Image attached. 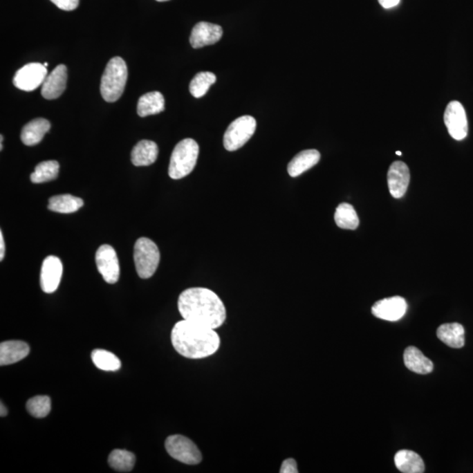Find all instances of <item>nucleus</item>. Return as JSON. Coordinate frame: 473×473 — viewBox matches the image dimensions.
<instances>
[{"mask_svg":"<svg viewBox=\"0 0 473 473\" xmlns=\"http://www.w3.org/2000/svg\"><path fill=\"white\" fill-rule=\"evenodd\" d=\"M178 310L183 319L214 328L226 319L225 304L219 295L205 288H190L178 298Z\"/></svg>","mask_w":473,"mask_h":473,"instance_id":"nucleus-1","label":"nucleus"},{"mask_svg":"<svg viewBox=\"0 0 473 473\" xmlns=\"http://www.w3.org/2000/svg\"><path fill=\"white\" fill-rule=\"evenodd\" d=\"M171 342L177 353L192 360L212 356L221 343L214 328L185 319L177 322L173 327Z\"/></svg>","mask_w":473,"mask_h":473,"instance_id":"nucleus-2","label":"nucleus"},{"mask_svg":"<svg viewBox=\"0 0 473 473\" xmlns=\"http://www.w3.org/2000/svg\"><path fill=\"white\" fill-rule=\"evenodd\" d=\"M127 77L126 62L118 57L111 59L101 78L100 91L105 101L113 103L120 100L126 87Z\"/></svg>","mask_w":473,"mask_h":473,"instance_id":"nucleus-3","label":"nucleus"},{"mask_svg":"<svg viewBox=\"0 0 473 473\" xmlns=\"http://www.w3.org/2000/svg\"><path fill=\"white\" fill-rule=\"evenodd\" d=\"M199 146L193 139H184L176 145L171 154L169 175L174 180L189 176L195 169Z\"/></svg>","mask_w":473,"mask_h":473,"instance_id":"nucleus-4","label":"nucleus"},{"mask_svg":"<svg viewBox=\"0 0 473 473\" xmlns=\"http://www.w3.org/2000/svg\"><path fill=\"white\" fill-rule=\"evenodd\" d=\"M160 258L159 248L156 243L144 236L138 239L134 245V263L140 278L152 277L159 266Z\"/></svg>","mask_w":473,"mask_h":473,"instance_id":"nucleus-5","label":"nucleus"},{"mask_svg":"<svg viewBox=\"0 0 473 473\" xmlns=\"http://www.w3.org/2000/svg\"><path fill=\"white\" fill-rule=\"evenodd\" d=\"M256 127L257 122L254 117L245 115L236 118L223 136V147L230 152L241 149L254 136Z\"/></svg>","mask_w":473,"mask_h":473,"instance_id":"nucleus-6","label":"nucleus"},{"mask_svg":"<svg viewBox=\"0 0 473 473\" xmlns=\"http://www.w3.org/2000/svg\"><path fill=\"white\" fill-rule=\"evenodd\" d=\"M165 448L173 458L183 464L198 465L202 461V453L194 442L182 435H173L166 439Z\"/></svg>","mask_w":473,"mask_h":473,"instance_id":"nucleus-7","label":"nucleus"},{"mask_svg":"<svg viewBox=\"0 0 473 473\" xmlns=\"http://www.w3.org/2000/svg\"><path fill=\"white\" fill-rule=\"evenodd\" d=\"M48 77L47 68L38 62L28 64L16 72L13 77V84L19 90L32 91L44 84Z\"/></svg>","mask_w":473,"mask_h":473,"instance_id":"nucleus-8","label":"nucleus"},{"mask_svg":"<svg viewBox=\"0 0 473 473\" xmlns=\"http://www.w3.org/2000/svg\"><path fill=\"white\" fill-rule=\"evenodd\" d=\"M443 118L449 136L453 139L462 140L467 136V117L464 106L458 101H452L447 105Z\"/></svg>","mask_w":473,"mask_h":473,"instance_id":"nucleus-9","label":"nucleus"},{"mask_svg":"<svg viewBox=\"0 0 473 473\" xmlns=\"http://www.w3.org/2000/svg\"><path fill=\"white\" fill-rule=\"evenodd\" d=\"M96 264L98 272L107 284H116L120 279V268L116 251L113 246L103 245L98 249Z\"/></svg>","mask_w":473,"mask_h":473,"instance_id":"nucleus-10","label":"nucleus"},{"mask_svg":"<svg viewBox=\"0 0 473 473\" xmlns=\"http://www.w3.org/2000/svg\"><path fill=\"white\" fill-rule=\"evenodd\" d=\"M407 304L405 299L393 297L378 301L372 308L374 317L380 319L396 322L402 319L405 315Z\"/></svg>","mask_w":473,"mask_h":473,"instance_id":"nucleus-11","label":"nucleus"},{"mask_svg":"<svg viewBox=\"0 0 473 473\" xmlns=\"http://www.w3.org/2000/svg\"><path fill=\"white\" fill-rule=\"evenodd\" d=\"M62 263L57 256H48L42 263L41 270V287L47 294L54 293L60 284Z\"/></svg>","mask_w":473,"mask_h":473,"instance_id":"nucleus-12","label":"nucleus"},{"mask_svg":"<svg viewBox=\"0 0 473 473\" xmlns=\"http://www.w3.org/2000/svg\"><path fill=\"white\" fill-rule=\"evenodd\" d=\"M223 36L221 26L209 22H199L194 26L190 35L189 42L194 48H201L205 46L216 44Z\"/></svg>","mask_w":473,"mask_h":473,"instance_id":"nucleus-13","label":"nucleus"},{"mask_svg":"<svg viewBox=\"0 0 473 473\" xmlns=\"http://www.w3.org/2000/svg\"><path fill=\"white\" fill-rule=\"evenodd\" d=\"M410 180L409 167L402 162L391 164L387 173V184L391 195L394 198H400L407 192Z\"/></svg>","mask_w":473,"mask_h":473,"instance_id":"nucleus-14","label":"nucleus"},{"mask_svg":"<svg viewBox=\"0 0 473 473\" xmlns=\"http://www.w3.org/2000/svg\"><path fill=\"white\" fill-rule=\"evenodd\" d=\"M67 67L64 64L58 65L48 75L41 87L42 97L48 100H55L64 93L67 84Z\"/></svg>","mask_w":473,"mask_h":473,"instance_id":"nucleus-15","label":"nucleus"},{"mask_svg":"<svg viewBox=\"0 0 473 473\" xmlns=\"http://www.w3.org/2000/svg\"><path fill=\"white\" fill-rule=\"evenodd\" d=\"M30 353V347L23 341L11 340L0 344V366H8L24 360Z\"/></svg>","mask_w":473,"mask_h":473,"instance_id":"nucleus-16","label":"nucleus"},{"mask_svg":"<svg viewBox=\"0 0 473 473\" xmlns=\"http://www.w3.org/2000/svg\"><path fill=\"white\" fill-rule=\"evenodd\" d=\"M321 154L315 149L302 151L288 165V172L292 177H297L319 163Z\"/></svg>","mask_w":473,"mask_h":473,"instance_id":"nucleus-17","label":"nucleus"},{"mask_svg":"<svg viewBox=\"0 0 473 473\" xmlns=\"http://www.w3.org/2000/svg\"><path fill=\"white\" fill-rule=\"evenodd\" d=\"M50 127V122L45 118H35L23 127L21 134L22 142L26 146H35L41 142Z\"/></svg>","mask_w":473,"mask_h":473,"instance_id":"nucleus-18","label":"nucleus"},{"mask_svg":"<svg viewBox=\"0 0 473 473\" xmlns=\"http://www.w3.org/2000/svg\"><path fill=\"white\" fill-rule=\"evenodd\" d=\"M159 154L157 144L151 140H141L131 151V160L134 166H149L156 163Z\"/></svg>","mask_w":473,"mask_h":473,"instance_id":"nucleus-19","label":"nucleus"},{"mask_svg":"<svg viewBox=\"0 0 473 473\" xmlns=\"http://www.w3.org/2000/svg\"><path fill=\"white\" fill-rule=\"evenodd\" d=\"M404 364L407 369L419 374H427L432 372L434 364L425 357L422 351L416 347H407L404 351Z\"/></svg>","mask_w":473,"mask_h":473,"instance_id":"nucleus-20","label":"nucleus"},{"mask_svg":"<svg viewBox=\"0 0 473 473\" xmlns=\"http://www.w3.org/2000/svg\"><path fill=\"white\" fill-rule=\"evenodd\" d=\"M394 464L404 473H423L425 471V462L417 453L402 449L394 456Z\"/></svg>","mask_w":473,"mask_h":473,"instance_id":"nucleus-21","label":"nucleus"},{"mask_svg":"<svg viewBox=\"0 0 473 473\" xmlns=\"http://www.w3.org/2000/svg\"><path fill=\"white\" fill-rule=\"evenodd\" d=\"M165 110V100L159 91L149 92L140 98L137 113L141 118L163 113Z\"/></svg>","mask_w":473,"mask_h":473,"instance_id":"nucleus-22","label":"nucleus"},{"mask_svg":"<svg viewBox=\"0 0 473 473\" xmlns=\"http://www.w3.org/2000/svg\"><path fill=\"white\" fill-rule=\"evenodd\" d=\"M436 335L446 346L459 349L465 346V328L458 323L442 324Z\"/></svg>","mask_w":473,"mask_h":473,"instance_id":"nucleus-23","label":"nucleus"},{"mask_svg":"<svg viewBox=\"0 0 473 473\" xmlns=\"http://www.w3.org/2000/svg\"><path fill=\"white\" fill-rule=\"evenodd\" d=\"M83 206V199L70 195V194H64V195L51 197L48 201V208L54 212L68 214V213L77 212Z\"/></svg>","mask_w":473,"mask_h":473,"instance_id":"nucleus-24","label":"nucleus"},{"mask_svg":"<svg viewBox=\"0 0 473 473\" xmlns=\"http://www.w3.org/2000/svg\"><path fill=\"white\" fill-rule=\"evenodd\" d=\"M334 219L338 228L342 229L355 230L360 225L356 210L350 203H343L338 205Z\"/></svg>","mask_w":473,"mask_h":473,"instance_id":"nucleus-25","label":"nucleus"},{"mask_svg":"<svg viewBox=\"0 0 473 473\" xmlns=\"http://www.w3.org/2000/svg\"><path fill=\"white\" fill-rule=\"evenodd\" d=\"M136 462V458L133 453L124 451V449H114L108 458L111 467L120 472H131Z\"/></svg>","mask_w":473,"mask_h":473,"instance_id":"nucleus-26","label":"nucleus"},{"mask_svg":"<svg viewBox=\"0 0 473 473\" xmlns=\"http://www.w3.org/2000/svg\"><path fill=\"white\" fill-rule=\"evenodd\" d=\"M91 360L98 369L106 371V372H115V371L120 370L121 367V361L111 351L94 350L91 353Z\"/></svg>","mask_w":473,"mask_h":473,"instance_id":"nucleus-27","label":"nucleus"},{"mask_svg":"<svg viewBox=\"0 0 473 473\" xmlns=\"http://www.w3.org/2000/svg\"><path fill=\"white\" fill-rule=\"evenodd\" d=\"M60 165L57 160H47L38 164L31 174V180L34 183H44L57 178Z\"/></svg>","mask_w":473,"mask_h":473,"instance_id":"nucleus-28","label":"nucleus"},{"mask_svg":"<svg viewBox=\"0 0 473 473\" xmlns=\"http://www.w3.org/2000/svg\"><path fill=\"white\" fill-rule=\"evenodd\" d=\"M216 75L212 72H200L190 82V93L194 98H202L208 92L210 87L216 83Z\"/></svg>","mask_w":473,"mask_h":473,"instance_id":"nucleus-29","label":"nucleus"},{"mask_svg":"<svg viewBox=\"0 0 473 473\" xmlns=\"http://www.w3.org/2000/svg\"><path fill=\"white\" fill-rule=\"evenodd\" d=\"M26 410L35 418H44L51 411V400L48 396H35L26 402Z\"/></svg>","mask_w":473,"mask_h":473,"instance_id":"nucleus-30","label":"nucleus"},{"mask_svg":"<svg viewBox=\"0 0 473 473\" xmlns=\"http://www.w3.org/2000/svg\"><path fill=\"white\" fill-rule=\"evenodd\" d=\"M50 1L64 11H73L79 5V0H50Z\"/></svg>","mask_w":473,"mask_h":473,"instance_id":"nucleus-31","label":"nucleus"},{"mask_svg":"<svg viewBox=\"0 0 473 473\" xmlns=\"http://www.w3.org/2000/svg\"><path fill=\"white\" fill-rule=\"evenodd\" d=\"M281 473H297L298 468L297 461L294 458L286 459L282 463L280 470Z\"/></svg>","mask_w":473,"mask_h":473,"instance_id":"nucleus-32","label":"nucleus"},{"mask_svg":"<svg viewBox=\"0 0 473 473\" xmlns=\"http://www.w3.org/2000/svg\"><path fill=\"white\" fill-rule=\"evenodd\" d=\"M400 0H379V3L383 8L390 9L396 8L400 4Z\"/></svg>","mask_w":473,"mask_h":473,"instance_id":"nucleus-33","label":"nucleus"},{"mask_svg":"<svg viewBox=\"0 0 473 473\" xmlns=\"http://www.w3.org/2000/svg\"><path fill=\"white\" fill-rule=\"evenodd\" d=\"M5 250H6V246H5V241H4V236H3V233L2 232H0V261H3V259L5 257Z\"/></svg>","mask_w":473,"mask_h":473,"instance_id":"nucleus-34","label":"nucleus"},{"mask_svg":"<svg viewBox=\"0 0 473 473\" xmlns=\"http://www.w3.org/2000/svg\"><path fill=\"white\" fill-rule=\"evenodd\" d=\"M8 409H6V407L3 405V403H1V406H0V416H1V417H4L8 416Z\"/></svg>","mask_w":473,"mask_h":473,"instance_id":"nucleus-35","label":"nucleus"},{"mask_svg":"<svg viewBox=\"0 0 473 473\" xmlns=\"http://www.w3.org/2000/svg\"><path fill=\"white\" fill-rule=\"evenodd\" d=\"M3 139L4 137L3 136H0V149L3 150Z\"/></svg>","mask_w":473,"mask_h":473,"instance_id":"nucleus-36","label":"nucleus"},{"mask_svg":"<svg viewBox=\"0 0 473 473\" xmlns=\"http://www.w3.org/2000/svg\"><path fill=\"white\" fill-rule=\"evenodd\" d=\"M156 1L164 2V1H169V0H156Z\"/></svg>","mask_w":473,"mask_h":473,"instance_id":"nucleus-37","label":"nucleus"},{"mask_svg":"<svg viewBox=\"0 0 473 473\" xmlns=\"http://www.w3.org/2000/svg\"><path fill=\"white\" fill-rule=\"evenodd\" d=\"M397 156H402V153L398 151V152H396Z\"/></svg>","mask_w":473,"mask_h":473,"instance_id":"nucleus-38","label":"nucleus"},{"mask_svg":"<svg viewBox=\"0 0 473 473\" xmlns=\"http://www.w3.org/2000/svg\"><path fill=\"white\" fill-rule=\"evenodd\" d=\"M44 65L45 66V67H48V62H44Z\"/></svg>","mask_w":473,"mask_h":473,"instance_id":"nucleus-39","label":"nucleus"}]
</instances>
